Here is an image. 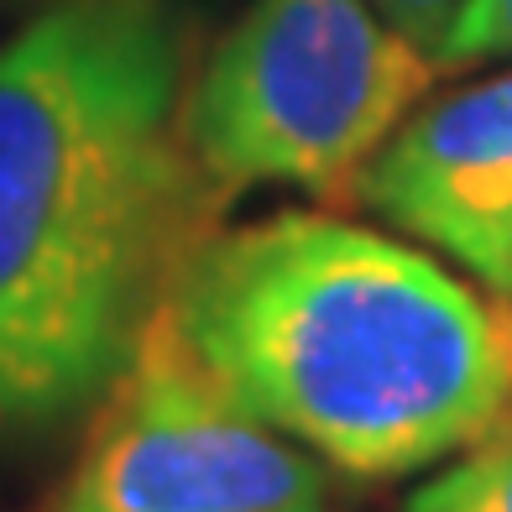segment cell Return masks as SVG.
<instances>
[{"label": "cell", "mask_w": 512, "mask_h": 512, "mask_svg": "<svg viewBox=\"0 0 512 512\" xmlns=\"http://www.w3.org/2000/svg\"><path fill=\"white\" fill-rule=\"evenodd\" d=\"M183 95L162 0H53L0 37V439L89 418L220 230Z\"/></svg>", "instance_id": "1"}, {"label": "cell", "mask_w": 512, "mask_h": 512, "mask_svg": "<svg viewBox=\"0 0 512 512\" xmlns=\"http://www.w3.org/2000/svg\"><path fill=\"white\" fill-rule=\"evenodd\" d=\"M230 398L356 481L429 476L512 418V298L335 215L215 230L168 298Z\"/></svg>", "instance_id": "2"}, {"label": "cell", "mask_w": 512, "mask_h": 512, "mask_svg": "<svg viewBox=\"0 0 512 512\" xmlns=\"http://www.w3.org/2000/svg\"><path fill=\"white\" fill-rule=\"evenodd\" d=\"M434 74L371 0H251L183 95V131L225 199L256 183L351 194Z\"/></svg>", "instance_id": "3"}, {"label": "cell", "mask_w": 512, "mask_h": 512, "mask_svg": "<svg viewBox=\"0 0 512 512\" xmlns=\"http://www.w3.org/2000/svg\"><path fill=\"white\" fill-rule=\"evenodd\" d=\"M324 471L157 319L37 512H330Z\"/></svg>", "instance_id": "4"}, {"label": "cell", "mask_w": 512, "mask_h": 512, "mask_svg": "<svg viewBox=\"0 0 512 512\" xmlns=\"http://www.w3.org/2000/svg\"><path fill=\"white\" fill-rule=\"evenodd\" d=\"M351 194L512 298V68L418 100Z\"/></svg>", "instance_id": "5"}, {"label": "cell", "mask_w": 512, "mask_h": 512, "mask_svg": "<svg viewBox=\"0 0 512 512\" xmlns=\"http://www.w3.org/2000/svg\"><path fill=\"white\" fill-rule=\"evenodd\" d=\"M408 512H512V418L408 492Z\"/></svg>", "instance_id": "6"}, {"label": "cell", "mask_w": 512, "mask_h": 512, "mask_svg": "<svg viewBox=\"0 0 512 512\" xmlns=\"http://www.w3.org/2000/svg\"><path fill=\"white\" fill-rule=\"evenodd\" d=\"M492 58H512V0H465L445 53H439V74Z\"/></svg>", "instance_id": "7"}, {"label": "cell", "mask_w": 512, "mask_h": 512, "mask_svg": "<svg viewBox=\"0 0 512 512\" xmlns=\"http://www.w3.org/2000/svg\"><path fill=\"white\" fill-rule=\"evenodd\" d=\"M392 27H398L418 53H429L434 68H439V53H445V42L455 32V16L465 0H371Z\"/></svg>", "instance_id": "8"}]
</instances>
